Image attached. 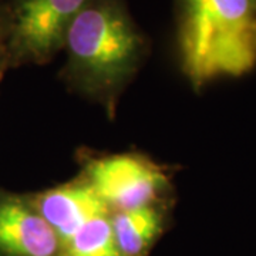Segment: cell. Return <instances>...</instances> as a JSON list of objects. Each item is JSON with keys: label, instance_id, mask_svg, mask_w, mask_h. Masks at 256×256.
I'll return each mask as SVG.
<instances>
[{"label": "cell", "instance_id": "obj_2", "mask_svg": "<svg viewBox=\"0 0 256 256\" xmlns=\"http://www.w3.org/2000/svg\"><path fill=\"white\" fill-rule=\"evenodd\" d=\"M182 68L200 90L256 66V0H178Z\"/></svg>", "mask_w": 256, "mask_h": 256}, {"label": "cell", "instance_id": "obj_6", "mask_svg": "<svg viewBox=\"0 0 256 256\" xmlns=\"http://www.w3.org/2000/svg\"><path fill=\"white\" fill-rule=\"evenodd\" d=\"M28 196L63 242L87 222L111 214L106 202L82 176L46 191L28 194Z\"/></svg>", "mask_w": 256, "mask_h": 256}, {"label": "cell", "instance_id": "obj_4", "mask_svg": "<svg viewBox=\"0 0 256 256\" xmlns=\"http://www.w3.org/2000/svg\"><path fill=\"white\" fill-rule=\"evenodd\" d=\"M82 178L111 212L161 204L170 186L165 171L137 154H114L88 160Z\"/></svg>", "mask_w": 256, "mask_h": 256}, {"label": "cell", "instance_id": "obj_10", "mask_svg": "<svg viewBox=\"0 0 256 256\" xmlns=\"http://www.w3.org/2000/svg\"><path fill=\"white\" fill-rule=\"evenodd\" d=\"M0 53H4V48H3V13H2V8H0Z\"/></svg>", "mask_w": 256, "mask_h": 256}, {"label": "cell", "instance_id": "obj_8", "mask_svg": "<svg viewBox=\"0 0 256 256\" xmlns=\"http://www.w3.org/2000/svg\"><path fill=\"white\" fill-rule=\"evenodd\" d=\"M110 215L94 218L64 240L62 256H121L114 239Z\"/></svg>", "mask_w": 256, "mask_h": 256}, {"label": "cell", "instance_id": "obj_5", "mask_svg": "<svg viewBox=\"0 0 256 256\" xmlns=\"http://www.w3.org/2000/svg\"><path fill=\"white\" fill-rule=\"evenodd\" d=\"M63 240L28 195L0 190V256H62Z\"/></svg>", "mask_w": 256, "mask_h": 256}, {"label": "cell", "instance_id": "obj_3", "mask_svg": "<svg viewBox=\"0 0 256 256\" xmlns=\"http://www.w3.org/2000/svg\"><path fill=\"white\" fill-rule=\"evenodd\" d=\"M92 0H12L3 14L8 66L44 64L63 50L67 32Z\"/></svg>", "mask_w": 256, "mask_h": 256}, {"label": "cell", "instance_id": "obj_9", "mask_svg": "<svg viewBox=\"0 0 256 256\" xmlns=\"http://www.w3.org/2000/svg\"><path fill=\"white\" fill-rule=\"evenodd\" d=\"M8 67H9V66H8L6 54H4V53H0V80H2V77H3V74H4Z\"/></svg>", "mask_w": 256, "mask_h": 256}, {"label": "cell", "instance_id": "obj_7", "mask_svg": "<svg viewBox=\"0 0 256 256\" xmlns=\"http://www.w3.org/2000/svg\"><path fill=\"white\" fill-rule=\"evenodd\" d=\"M110 220L121 256H148L164 230L165 204L116 210Z\"/></svg>", "mask_w": 256, "mask_h": 256}, {"label": "cell", "instance_id": "obj_1", "mask_svg": "<svg viewBox=\"0 0 256 256\" xmlns=\"http://www.w3.org/2000/svg\"><path fill=\"white\" fill-rule=\"evenodd\" d=\"M146 38L120 0H92L64 40V77L112 111L146 56Z\"/></svg>", "mask_w": 256, "mask_h": 256}]
</instances>
